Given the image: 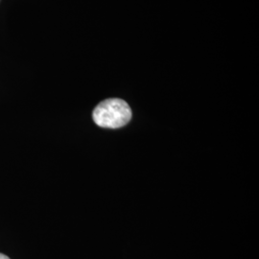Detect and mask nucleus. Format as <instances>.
Instances as JSON below:
<instances>
[{"mask_svg":"<svg viewBox=\"0 0 259 259\" xmlns=\"http://www.w3.org/2000/svg\"><path fill=\"white\" fill-rule=\"evenodd\" d=\"M0 259H10L7 255L3 254V253H0Z\"/></svg>","mask_w":259,"mask_h":259,"instance_id":"obj_2","label":"nucleus"},{"mask_svg":"<svg viewBox=\"0 0 259 259\" xmlns=\"http://www.w3.org/2000/svg\"><path fill=\"white\" fill-rule=\"evenodd\" d=\"M93 118L99 127L118 129L131 121L132 110L126 101L119 98H111L96 106L93 112Z\"/></svg>","mask_w":259,"mask_h":259,"instance_id":"obj_1","label":"nucleus"}]
</instances>
